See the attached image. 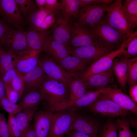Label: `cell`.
Segmentation results:
<instances>
[{
  "label": "cell",
  "instance_id": "c3c4849f",
  "mask_svg": "<svg viewBox=\"0 0 137 137\" xmlns=\"http://www.w3.org/2000/svg\"><path fill=\"white\" fill-rule=\"evenodd\" d=\"M24 137H38L33 127L30 126Z\"/></svg>",
  "mask_w": 137,
  "mask_h": 137
},
{
  "label": "cell",
  "instance_id": "7dc6e473",
  "mask_svg": "<svg viewBox=\"0 0 137 137\" xmlns=\"http://www.w3.org/2000/svg\"><path fill=\"white\" fill-rule=\"evenodd\" d=\"M66 134L68 137H93L86 133L74 131H69Z\"/></svg>",
  "mask_w": 137,
  "mask_h": 137
},
{
  "label": "cell",
  "instance_id": "cb8c5ba5",
  "mask_svg": "<svg viewBox=\"0 0 137 137\" xmlns=\"http://www.w3.org/2000/svg\"><path fill=\"white\" fill-rule=\"evenodd\" d=\"M128 58L124 57L114 60L111 68L117 81L120 89L125 91L127 87V62Z\"/></svg>",
  "mask_w": 137,
  "mask_h": 137
},
{
  "label": "cell",
  "instance_id": "ee69618b",
  "mask_svg": "<svg viewBox=\"0 0 137 137\" xmlns=\"http://www.w3.org/2000/svg\"><path fill=\"white\" fill-rule=\"evenodd\" d=\"M0 137H10L7 122L3 114L0 113Z\"/></svg>",
  "mask_w": 137,
  "mask_h": 137
},
{
  "label": "cell",
  "instance_id": "8fae6325",
  "mask_svg": "<svg viewBox=\"0 0 137 137\" xmlns=\"http://www.w3.org/2000/svg\"><path fill=\"white\" fill-rule=\"evenodd\" d=\"M100 98L111 100L123 109L137 115V104L120 89L116 87L104 88Z\"/></svg>",
  "mask_w": 137,
  "mask_h": 137
},
{
  "label": "cell",
  "instance_id": "5bb4252c",
  "mask_svg": "<svg viewBox=\"0 0 137 137\" xmlns=\"http://www.w3.org/2000/svg\"><path fill=\"white\" fill-rule=\"evenodd\" d=\"M112 51V49L105 46L90 45L71 49L70 54L90 63Z\"/></svg>",
  "mask_w": 137,
  "mask_h": 137
},
{
  "label": "cell",
  "instance_id": "ba28073f",
  "mask_svg": "<svg viewBox=\"0 0 137 137\" xmlns=\"http://www.w3.org/2000/svg\"><path fill=\"white\" fill-rule=\"evenodd\" d=\"M39 60L47 76L66 84L68 85L74 78L79 76L67 72L50 57H45Z\"/></svg>",
  "mask_w": 137,
  "mask_h": 137
},
{
  "label": "cell",
  "instance_id": "7c38bea8",
  "mask_svg": "<svg viewBox=\"0 0 137 137\" xmlns=\"http://www.w3.org/2000/svg\"><path fill=\"white\" fill-rule=\"evenodd\" d=\"M69 44L75 48L90 45L105 46L94 36L89 28L76 24L72 27Z\"/></svg>",
  "mask_w": 137,
  "mask_h": 137
},
{
  "label": "cell",
  "instance_id": "6da1fadb",
  "mask_svg": "<svg viewBox=\"0 0 137 137\" xmlns=\"http://www.w3.org/2000/svg\"><path fill=\"white\" fill-rule=\"evenodd\" d=\"M50 110L59 104L69 101L68 85L51 78L46 75L42 84L38 89Z\"/></svg>",
  "mask_w": 137,
  "mask_h": 137
},
{
  "label": "cell",
  "instance_id": "5b68a950",
  "mask_svg": "<svg viewBox=\"0 0 137 137\" xmlns=\"http://www.w3.org/2000/svg\"><path fill=\"white\" fill-rule=\"evenodd\" d=\"M76 109L53 112L50 128L47 137H63L68 132Z\"/></svg>",
  "mask_w": 137,
  "mask_h": 137
},
{
  "label": "cell",
  "instance_id": "1f68e13d",
  "mask_svg": "<svg viewBox=\"0 0 137 137\" xmlns=\"http://www.w3.org/2000/svg\"><path fill=\"white\" fill-rule=\"evenodd\" d=\"M127 66V83L130 87L136 84L137 82V57L128 58Z\"/></svg>",
  "mask_w": 137,
  "mask_h": 137
},
{
  "label": "cell",
  "instance_id": "d6986e66",
  "mask_svg": "<svg viewBox=\"0 0 137 137\" xmlns=\"http://www.w3.org/2000/svg\"><path fill=\"white\" fill-rule=\"evenodd\" d=\"M69 21L63 16L59 18L56 20L52 29V38L67 46L69 43L72 30Z\"/></svg>",
  "mask_w": 137,
  "mask_h": 137
},
{
  "label": "cell",
  "instance_id": "f1b7e54d",
  "mask_svg": "<svg viewBox=\"0 0 137 137\" xmlns=\"http://www.w3.org/2000/svg\"><path fill=\"white\" fill-rule=\"evenodd\" d=\"M42 100V96L38 90H33L25 94L18 104L23 110L37 107Z\"/></svg>",
  "mask_w": 137,
  "mask_h": 137
},
{
  "label": "cell",
  "instance_id": "836d02e7",
  "mask_svg": "<svg viewBox=\"0 0 137 137\" xmlns=\"http://www.w3.org/2000/svg\"><path fill=\"white\" fill-rule=\"evenodd\" d=\"M117 128L118 137H135L130 129V126L125 117L117 118L116 120Z\"/></svg>",
  "mask_w": 137,
  "mask_h": 137
},
{
  "label": "cell",
  "instance_id": "4dcf8cb0",
  "mask_svg": "<svg viewBox=\"0 0 137 137\" xmlns=\"http://www.w3.org/2000/svg\"><path fill=\"white\" fill-rule=\"evenodd\" d=\"M51 13L46 9H38L36 10L27 19L30 27L36 29L46 17Z\"/></svg>",
  "mask_w": 137,
  "mask_h": 137
},
{
  "label": "cell",
  "instance_id": "b9f144b4",
  "mask_svg": "<svg viewBox=\"0 0 137 137\" xmlns=\"http://www.w3.org/2000/svg\"><path fill=\"white\" fill-rule=\"evenodd\" d=\"M4 85L7 98L11 102L16 103L20 98L18 93L12 88L10 84Z\"/></svg>",
  "mask_w": 137,
  "mask_h": 137
},
{
  "label": "cell",
  "instance_id": "816d5d0a",
  "mask_svg": "<svg viewBox=\"0 0 137 137\" xmlns=\"http://www.w3.org/2000/svg\"><path fill=\"white\" fill-rule=\"evenodd\" d=\"M129 124L130 126L134 128H137V121L136 119L132 118L129 119H127Z\"/></svg>",
  "mask_w": 137,
  "mask_h": 137
},
{
  "label": "cell",
  "instance_id": "4316f807",
  "mask_svg": "<svg viewBox=\"0 0 137 137\" xmlns=\"http://www.w3.org/2000/svg\"><path fill=\"white\" fill-rule=\"evenodd\" d=\"M36 107L22 110L15 116V120L20 130L21 137L25 135L29 128L30 124L37 109Z\"/></svg>",
  "mask_w": 137,
  "mask_h": 137
},
{
  "label": "cell",
  "instance_id": "f546056e",
  "mask_svg": "<svg viewBox=\"0 0 137 137\" xmlns=\"http://www.w3.org/2000/svg\"><path fill=\"white\" fill-rule=\"evenodd\" d=\"M63 16L69 20L78 15L81 8L79 0H61L60 1Z\"/></svg>",
  "mask_w": 137,
  "mask_h": 137
},
{
  "label": "cell",
  "instance_id": "d4e9b609",
  "mask_svg": "<svg viewBox=\"0 0 137 137\" xmlns=\"http://www.w3.org/2000/svg\"><path fill=\"white\" fill-rule=\"evenodd\" d=\"M123 12L131 33L137 25V0H126L122 4Z\"/></svg>",
  "mask_w": 137,
  "mask_h": 137
},
{
  "label": "cell",
  "instance_id": "4fadbf2b",
  "mask_svg": "<svg viewBox=\"0 0 137 137\" xmlns=\"http://www.w3.org/2000/svg\"><path fill=\"white\" fill-rule=\"evenodd\" d=\"M100 126L99 122L93 118L75 113L68 132L74 131L86 133L93 137H97Z\"/></svg>",
  "mask_w": 137,
  "mask_h": 137
},
{
  "label": "cell",
  "instance_id": "9a60e30c",
  "mask_svg": "<svg viewBox=\"0 0 137 137\" xmlns=\"http://www.w3.org/2000/svg\"><path fill=\"white\" fill-rule=\"evenodd\" d=\"M103 90L102 88L88 91L83 96L76 100L69 101L60 103L54 108V110L58 111L72 108L87 107L99 98Z\"/></svg>",
  "mask_w": 137,
  "mask_h": 137
},
{
  "label": "cell",
  "instance_id": "484cf974",
  "mask_svg": "<svg viewBox=\"0 0 137 137\" xmlns=\"http://www.w3.org/2000/svg\"><path fill=\"white\" fill-rule=\"evenodd\" d=\"M70 101L76 100L83 96L87 92L85 82L79 76L74 78L68 84Z\"/></svg>",
  "mask_w": 137,
  "mask_h": 137
},
{
  "label": "cell",
  "instance_id": "ac0fdd59",
  "mask_svg": "<svg viewBox=\"0 0 137 137\" xmlns=\"http://www.w3.org/2000/svg\"><path fill=\"white\" fill-rule=\"evenodd\" d=\"M25 33L29 50L41 52L43 51L47 40L51 36L48 29L38 31L29 27Z\"/></svg>",
  "mask_w": 137,
  "mask_h": 137
},
{
  "label": "cell",
  "instance_id": "7402d4cb",
  "mask_svg": "<svg viewBox=\"0 0 137 137\" xmlns=\"http://www.w3.org/2000/svg\"><path fill=\"white\" fill-rule=\"evenodd\" d=\"M90 63L73 56H68L58 63L67 72L80 75L89 66Z\"/></svg>",
  "mask_w": 137,
  "mask_h": 137
},
{
  "label": "cell",
  "instance_id": "d6a6232c",
  "mask_svg": "<svg viewBox=\"0 0 137 137\" xmlns=\"http://www.w3.org/2000/svg\"><path fill=\"white\" fill-rule=\"evenodd\" d=\"M23 17L27 19L36 10L38 9L35 0H15Z\"/></svg>",
  "mask_w": 137,
  "mask_h": 137
},
{
  "label": "cell",
  "instance_id": "2e32d148",
  "mask_svg": "<svg viewBox=\"0 0 137 137\" xmlns=\"http://www.w3.org/2000/svg\"><path fill=\"white\" fill-rule=\"evenodd\" d=\"M41 52L28 50L17 54L15 67L24 75L29 72L37 65Z\"/></svg>",
  "mask_w": 137,
  "mask_h": 137
},
{
  "label": "cell",
  "instance_id": "f35d334b",
  "mask_svg": "<svg viewBox=\"0 0 137 137\" xmlns=\"http://www.w3.org/2000/svg\"><path fill=\"white\" fill-rule=\"evenodd\" d=\"M7 123L10 137H21L15 116L9 115Z\"/></svg>",
  "mask_w": 137,
  "mask_h": 137
},
{
  "label": "cell",
  "instance_id": "3957f363",
  "mask_svg": "<svg viewBox=\"0 0 137 137\" xmlns=\"http://www.w3.org/2000/svg\"><path fill=\"white\" fill-rule=\"evenodd\" d=\"M88 28L104 46L112 49L114 46L122 43L125 36L110 26L107 22L105 17L96 24Z\"/></svg>",
  "mask_w": 137,
  "mask_h": 137
},
{
  "label": "cell",
  "instance_id": "52a82bcc",
  "mask_svg": "<svg viewBox=\"0 0 137 137\" xmlns=\"http://www.w3.org/2000/svg\"><path fill=\"white\" fill-rule=\"evenodd\" d=\"M0 15L3 21L22 29L25 21L15 0H0Z\"/></svg>",
  "mask_w": 137,
  "mask_h": 137
},
{
  "label": "cell",
  "instance_id": "603a6c76",
  "mask_svg": "<svg viewBox=\"0 0 137 137\" xmlns=\"http://www.w3.org/2000/svg\"><path fill=\"white\" fill-rule=\"evenodd\" d=\"M112 68L90 77L85 82L87 89L98 90L107 87L113 80Z\"/></svg>",
  "mask_w": 137,
  "mask_h": 137
},
{
  "label": "cell",
  "instance_id": "e575fe53",
  "mask_svg": "<svg viewBox=\"0 0 137 137\" xmlns=\"http://www.w3.org/2000/svg\"><path fill=\"white\" fill-rule=\"evenodd\" d=\"M100 137H118V128L116 121H108L103 126L100 133Z\"/></svg>",
  "mask_w": 137,
  "mask_h": 137
},
{
  "label": "cell",
  "instance_id": "83f0119b",
  "mask_svg": "<svg viewBox=\"0 0 137 137\" xmlns=\"http://www.w3.org/2000/svg\"><path fill=\"white\" fill-rule=\"evenodd\" d=\"M17 55L10 49L0 48V75L2 76L15 67Z\"/></svg>",
  "mask_w": 137,
  "mask_h": 137
},
{
  "label": "cell",
  "instance_id": "277c9868",
  "mask_svg": "<svg viewBox=\"0 0 137 137\" xmlns=\"http://www.w3.org/2000/svg\"><path fill=\"white\" fill-rule=\"evenodd\" d=\"M121 0L113 2L107 5L105 19L111 26L126 36L131 33L124 14Z\"/></svg>",
  "mask_w": 137,
  "mask_h": 137
},
{
  "label": "cell",
  "instance_id": "f6af8a7d",
  "mask_svg": "<svg viewBox=\"0 0 137 137\" xmlns=\"http://www.w3.org/2000/svg\"><path fill=\"white\" fill-rule=\"evenodd\" d=\"M81 7L92 4L108 5L113 2L112 0H79Z\"/></svg>",
  "mask_w": 137,
  "mask_h": 137
},
{
  "label": "cell",
  "instance_id": "e0dca14e",
  "mask_svg": "<svg viewBox=\"0 0 137 137\" xmlns=\"http://www.w3.org/2000/svg\"><path fill=\"white\" fill-rule=\"evenodd\" d=\"M54 112L49 110L36 112L33 128L38 137H47L51 127Z\"/></svg>",
  "mask_w": 137,
  "mask_h": 137
},
{
  "label": "cell",
  "instance_id": "f907efd6",
  "mask_svg": "<svg viewBox=\"0 0 137 137\" xmlns=\"http://www.w3.org/2000/svg\"><path fill=\"white\" fill-rule=\"evenodd\" d=\"M39 9H43L45 8L46 4V0H35Z\"/></svg>",
  "mask_w": 137,
  "mask_h": 137
},
{
  "label": "cell",
  "instance_id": "74e56055",
  "mask_svg": "<svg viewBox=\"0 0 137 137\" xmlns=\"http://www.w3.org/2000/svg\"><path fill=\"white\" fill-rule=\"evenodd\" d=\"M24 75L19 73L10 84L12 88L18 93L20 98L23 95L25 89Z\"/></svg>",
  "mask_w": 137,
  "mask_h": 137
},
{
  "label": "cell",
  "instance_id": "7bdbcfd3",
  "mask_svg": "<svg viewBox=\"0 0 137 137\" xmlns=\"http://www.w3.org/2000/svg\"><path fill=\"white\" fill-rule=\"evenodd\" d=\"M19 73L15 67L7 72L1 78L4 85L10 84Z\"/></svg>",
  "mask_w": 137,
  "mask_h": 137
},
{
  "label": "cell",
  "instance_id": "7a4b0ae2",
  "mask_svg": "<svg viewBox=\"0 0 137 137\" xmlns=\"http://www.w3.org/2000/svg\"><path fill=\"white\" fill-rule=\"evenodd\" d=\"M130 38V36H125L118 48L112 51L94 61L79 77L85 82L91 76L111 68L115 58L119 56H123L125 53V49Z\"/></svg>",
  "mask_w": 137,
  "mask_h": 137
},
{
  "label": "cell",
  "instance_id": "8992f818",
  "mask_svg": "<svg viewBox=\"0 0 137 137\" xmlns=\"http://www.w3.org/2000/svg\"><path fill=\"white\" fill-rule=\"evenodd\" d=\"M108 5L92 4L80 8L77 15V25L88 28L98 23L104 17Z\"/></svg>",
  "mask_w": 137,
  "mask_h": 137
},
{
  "label": "cell",
  "instance_id": "60d3db41",
  "mask_svg": "<svg viewBox=\"0 0 137 137\" xmlns=\"http://www.w3.org/2000/svg\"><path fill=\"white\" fill-rule=\"evenodd\" d=\"M55 15L61 10V5L60 2L57 0H46L45 8Z\"/></svg>",
  "mask_w": 137,
  "mask_h": 137
},
{
  "label": "cell",
  "instance_id": "9c48e42d",
  "mask_svg": "<svg viewBox=\"0 0 137 137\" xmlns=\"http://www.w3.org/2000/svg\"><path fill=\"white\" fill-rule=\"evenodd\" d=\"M0 44L16 54L29 50L25 31L23 29H13L7 32L1 39Z\"/></svg>",
  "mask_w": 137,
  "mask_h": 137
},
{
  "label": "cell",
  "instance_id": "d590c367",
  "mask_svg": "<svg viewBox=\"0 0 137 137\" xmlns=\"http://www.w3.org/2000/svg\"><path fill=\"white\" fill-rule=\"evenodd\" d=\"M0 105L9 114V115L15 116L23 110L18 104L11 102L7 98L6 96L1 100Z\"/></svg>",
  "mask_w": 137,
  "mask_h": 137
},
{
  "label": "cell",
  "instance_id": "ab89813d",
  "mask_svg": "<svg viewBox=\"0 0 137 137\" xmlns=\"http://www.w3.org/2000/svg\"><path fill=\"white\" fill-rule=\"evenodd\" d=\"M55 21V15L51 13L46 17L44 21L35 30L38 31L48 30L53 26Z\"/></svg>",
  "mask_w": 137,
  "mask_h": 137
},
{
  "label": "cell",
  "instance_id": "30bf717a",
  "mask_svg": "<svg viewBox=\"0 0 137 137\" xmlns=\"http://www.w3.org/2000/svg\"><path fill=\"white\" fill-rule=\"evenodd\" d=\"M87 107L90 111L95 114L110 117H125L129 113V111L122 108L112 100L100 97Z\"/></svg>",
  "mask_w": 137,
  "mask_h": 137
},
{
  "label": "cell",
  "instance_id": "bcb514c9",
  "mask_svg": "<svg viewBox=\"0 0 137 137\" xmlns=\"http://www.w3.org/2000/svg\"><path fill=\"white\" fill-rule=\"evenodd\" d=\"M129 93L130 97L135 103H137V84L129 87Z\"/></svg>",
  "mask_w": 137,
  "mask_h": 137
},
{
  "label": "cell",
  "instance_id": "681fc988",
  "mask_svg": "<svg viewBox=\"0 0 137 137\" xmlns=\"http://www.w3.org/2000/svg\"><path fill=\"white\" fill-rule=\"evenodd\" d=\"M6 96L5 87L1 79L0 78V102L1 99Z\"/></svg>",
  "mask_w": 137,
  "mask_h": 137
},
{
  "label": "cell",
  "instance_id": "44dd1931",
  "mask_svg": "<svg viewBox=\"0 0 137 137\" xmlns=\"http://www.w3.org/2000/svg\"><path fill=\"white\" fill-rule=\"evenodd\" d=\"M71 49L68 46L57 41L51 36L47 40L43 51L50 55L53 59L58 63L70 55Z\"/></svg>",
  "mask_w": 137,
  "mask_h": 137
},
{
  "label": "cell",
  "instance_id": "ffe728a7",
  "mask_svg": "<svg viewBox=\"0 0 137 137\" xmlns=\"http://www.w3.org/2000/svg\"><path fill=\"white\" fill-rule=\"evenodd\" d=\"M46 75L39 60L37 66L24 75L25 89L23 94L33 90H38L43 83Z\"/></svg>",
  "mask_w": 137,
  "mask_h": 137
},
{
  "label": "cell",
  "instance_id": "8d00e7d4",
  "mask_svg": "<svg viewBox=\"0 0 137 137\" xmlns=\"http://www.w3.org/2000/svg\"><path fill=\"white\" fill-rule=\"evenodd\" d=\"M125 53L123 55L128 58L137 57V32H133L131 38L127 44Z\"/></svg>",
  "mask_w": 137,
  "mask_h": 137
}]
</instances>
